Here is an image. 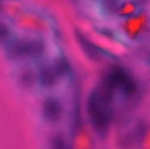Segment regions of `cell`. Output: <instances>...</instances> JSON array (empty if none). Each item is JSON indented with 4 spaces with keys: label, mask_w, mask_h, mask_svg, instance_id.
I'll return each mask as SVG.
<instances>
[{
    "label": "cell",
    "mask_w": 150,
    "mask_h": 149,
    "mask_svg": "<svg viewBox=\"0 0 150 149\" xmlns=\"http://www.w3.org/2000/svg\"><path fill=\"white\" fill-rule=\"evenodd\" d=\"M142 149H150V127L148 129L141 144Z\"/></svg>",
    "instance_id": "cell-16"
},
{
    "label": "cell",
    "mask_w": 150,
    "mask_h": 149,
    "mask_svg": "<svg viewBox=\"0 0 150 149\" xmlns=\"http://www.w3.org/2000/svg\"><path fill=\"white\" fill-rule=\"evenodd\" d=\"M149 127L144 120H138L127 132L122 134L118 145L120 149H134L141 147L142 141Z\"/></svg>",
    "instance_id": "cell-8"
},
{
    "label": "cell",
    "mask_w": 150,
    "mask_h": 149,
    "mask_svg": "<svg viewBox=\"0 0 150 149\" xmlns=\"http://www.w3.org/2000/svg\"><path fill=\"white\" fill-rule=\"evenodd\" d=\"M98 1H103V2H105V3H109V4H116V5H118V4H119L120 1H121V0H98Z\"/></svg>",
    "instance_id": "cell-17"
},
{
    "label": "cell",
    "mask_w": 150,
    "mask_h": 149,
    "mask_svg": "<svg viewBox=\"0 0 150 149\" xmlns=\"http://www.w3.org/2000/svg\"><path fill=\"white\" fill-rule=\"evenodd\" d=\"M13 26L25 33L31 34H40L44 35L48 32V24L42 15L33 11L31 10H26L20 16H18L13 22H11Z\"/></svg>",
    "instance_id": "cell-4"
},
{
    "label": "cell",
    "mask_w": 150,
    "mask_h": 149,
    "mask_svg": "<svg viewBox=\"0 0 150 149\" xmlns=\"http://www.w3.org/2000/svg\"><path fill=\"white\" fill-rule=\"evenodd\" d=\"M93 141L90 133L83 126L72 134L71 149H92Z\"/></svg>",
    "instance_id": "cell-13"
},
{
    "label": "cell",
    "mask_w": 150,
    "mask_h": 149,
    "mask_svg": "<svg viewBox=\"0 0 150 149\" xmlns=\"http://www.w3.org/2000/svg\"><path fill=\"white\" fill-rule=\"evenodd\" d=\"M28 8L22 0H1V14L4 19L13 22Z\"/></svg>",
    "instance_id": "cell-10"
},
{
    "label": "cell",
    "mask_w": 150,
    "mask_h": 149,
    "mask_svg": "<svg viewBox=\"0 0 150 149\" xmlns=\"http://www.w3.org/2000/svg\"><path fill=\"white\" fill-rule=\"evenodd\" d=\"M62 82H69L70 81L71 76H72V70L71 66L67 60V58L64 56L63 54L58 53L55 54L54 56L51 59Z\"/></svg>",
    "instance_id": "cell-12"
},
{
    "label": "cell",
    "mask_w": 150,
    "mask_h": 149,
    "mask_svg": "<svg viewBox=\"0 0 150 149\" xmlns=\"http://www.w3.org/2000/svg\"><path fill=\"white\" fill-rule=\"evenodd\" d=\"M13 25L5 20V19H3L2 22H1V28H0V36H1V43H2V46L4 45L5 43H7L9 40H11L15 35V32H14V29L12 26Z\"/></svg>",
    "instance_id": "cell-14"
},
{
    "label": "cell",
    "mask_w": 150,
    "mask_h": 149,
    "mask_svg": "<svg viewBox=\"0 0 150 149\" xmlns=\"http://www.w3.org/2000/svg\"><path fill=\"white\" fill-rule=\"evenodd\" d=\"M12 80L16 86L23 91H32L38 87V69L34 64H23L15 68Z\"/></svg>",
    "instance_id": "cell-6"
},
{
    "label": "cell",
    "mask_w": 150,
    "mask_h": 149,
    "mask_svg": "<svg viewBox=\"0 0 150 149\" xmlns=\"http://www.w3.org/2000/svg\"><path fill=\"white\" fill-rule=\"evenodd\" d=\"M49 149H69L65 135L62 133H55L49 138Z\"/></svg>",
    "instance_id": "cell-15"
},
{
    "label": "cell",
    "mask_w": 150,
    "mask_h": 149,
    "mask_svg": "<svg viewBox=\"0 0 150 149\" xmlns=\"http://www.w3.org/2000/svg\"><path fill=\"white\" fill-rule=\"evenodd\" d=\"M99 82L113 94L116 101L120 99L126 104L134 101L140 92L139 83L133 74L121 66L108 68Z\"/></svg>",
    "instance_id": "cell-3"
},
{
    "label": "cell",
    "mask_w": 150,
    "mask_h": 149,
    "mask_svg": "<svg viewBox=\"0 0 150 149\" xmlns=\"http://www.w3.org/2000/svg\"><path fill=\"white\" fill-rule=\"evenodd\" d=\"M42 119L48 125H58L64 115V104L62 99L56 95L50 94L44 97L40 105Z\"/></svg>",
    "instance_id": "cell-5"
},
{
    "label": "cell",
    "mask_w": 150,
    "mask_h": 149,
    "mask_svg": "<svg viewBox=\"0 0 150 149\" xmlns=\"http://www.w3.org/2000/svg\"><path fill=\"white\" fill-rule=\"evenodd\" d=\"M2 47L5 60L16 66L38 64L48 53L47 41L40 34H16Z\"/></svg>",
    "instance_id": "cell-2"
},
{
    "label": "cell",
    "mask_w": 150,
    "mask_h": 149,
    "mask_svg": "<svg viewBox=\"0 0 150 149\" xmlns=\"http://www.w3.org/2000/svg\"><path fill=\"white\" fill-rule=\"evenodd\" d=\"M142 1H150V0H142Z\"/></svg>",
    "instance_id": "cell-19"
},
{
    "label": "cell",
    "mask_w": 150,
    "mask_h": 149,
    "mask_svg": "<svg viewBox=\"0 0 150 149\" xmlns=\"http://www.w3.org/2000/svg\"><path fill=\"white\" fill-rule=\"evenodd\" d=\"M142 11V9L139 0H121L117 5L115 17L125 19Z\"/></svg>",
    "instance_id": "cell-11"
},
{
    "label": "cell",
    "mask_w": 150,
    "mask_h": 149,
    "mask_svg": "<svg viewBox=\"0 0 150 149\" xmlns=\"http://www.w3.org/2000/svg\"><path fill=\"white\" fill-rule=\"evenodd\" d=\"M148 22V13L142 10L137 14L124 19L121 25L122 31L129 40H136L147 27Z\"/></svg>",
    "instance_id": "cell-9"
},
{
    "label": "cell",
    "mask_w": 150,
    "mask_h": 149,
    "mask_svg": "<svg viewBox=\"0 0 150 149\" xmlns=\"http://www.w3.org/2000/svg\"><path fill=\"white\" fill-rule=\"evenodd\" d=\"M87 1H88V2H91V3H93V4H95L98 0H87Z\"/></svg>",
    "instance_id": "cell-18"
},
{
    "label": "cell",
    "mask_w": 150,
    "mask_h": 149,
    "mask_svg": "<svg viewBox=\"0 0 150 149\" xmlns=\"http://www.w3.org/2000/svg\"><path fill=\"white\" fill-rule=\"evenodd\" d=\"M38 87L44 91L56 89L62 82L51 60H43L37 64Z\"/></svg>",
    "instance_id": "cell-7"
},
{
    "label": "cell",
    "mask_w": 150,
    "mask_h": 149,
    "mask_svg": "<svg viewBox=\"0 0 150 149\" xmlns=\"http://www.w3.org/2000/svg\"><path fill=\"white\" fill-rule=\"evenodd\" d=\"M113 94L101 83L88 94L85 101V111L90 123L100 139H105L109 132L114 117Z\"/></svg>",
    "instance_id": "cell-1"
}]
</instances>
